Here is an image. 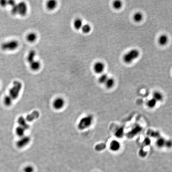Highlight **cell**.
Segmentation results:
<instances>
[{
  "mask_svg": "<svg viewBox=\"0 0 172 172\" xmlns=\"http://www.w3.org/2000/svg\"><path fill=\"white\" fill-rule=\"evenodd\" d=\"M22 87L21 82L18 80L14 81L13 82V86L9 90L8 95L13 99V100L17 99L19 96Z\"/></svg>",
  "mask_w": 172,
  "mask_h": 172,
  "instance_id": "6da1fadb",
  "label": "cell"
},
{
  "mask_svg": "<svg viewBox=\"0 0 172 172\" xmlns=\"http://www.w3.org/2000/svg\"><path fill=\"white\" fill-rule=\"evenodd\" d=\"M139 51L135 49H132L125 53L123 57V60L126 64H130L138 58L140 55Z\"/></svg>",
  "mask_w": 172,
  "mask_h": 172,
  "instance_id": "7a4b0ae2",
  "label": "cell"
},
{
  "mask_svg": "<svg viewBox=\"0 0 172 172\" xmlns=\"http://www.w3.org/2000/svg\"><path fill=\"white\" fill-rule=\"evenodd\" d=\"M93 118L91 115H87L81 118L78 124V128L83 130L89 128L93 124Z\"/></svg>",
  "mask_w": 172,
  "mask_h": 172,
  "instance_id": "3957f363",
  "label": "cell"
},
{
  "mask_svg": "<svg viewBox=\"0 0 172 172\" xmlns=\"http://www.w3.org/2000/svg\"><path fill=\"white\" fill-rule=\"evenodd\" d=\"M19 43L18 41L12 40L8 41L1 44V47L4 51H15L19 47Z\"/></svg>",
  "mask_w": 172,
  "mask_h": 172,
  "instance_id": "277c9868",
  "label": "cell"
},
{
  "mask_svg": "<svg viewBox=\"0 0 172 172\" xmlns=\"http://www.w3.org/2000/svg\"><path fill=\"white\" fill-rule=\"evenodd\" d=\"M20 138L16 143V145L19 149L24 148L28 145L30 143L31 138L30 137L27 135H24Z\"/></svg>",
  "mask_w": 172,
  "mask_h": 172,
  "instance_id": "5b68a950",
  "label": "cell"
},
{
  "mask_svg": "<svg viewBox=\"0 0 172 172\" xmlns=\"http://www.w3.org/2000/svg\"><path fill=\"white\" fill-rule=\"evenodd\" d=\"M65 99L61 97H58L53 100L52 106L56 110L62 109L65 106Z\"/></svg>",
  "mask_w": 172,
  "mask_h": 172,
  "instance_id": "8992f818",
  "label": "cell"
},
{
  "mask_svg": "<svg viewBox=\"0 0 172 172\" xmlns=\"http://www.w3.org/2000/svg\"><path fill=\"white\" fill-rule=\"evenodd\" d=\"M18 9V14L22 17H24L28 13V7L27 4L24 1L20 2L17 4Z\"/></svg>",
  "mask_w": 172,
  "mask_h": 172,
  "instance_id": "52a82bcc",
  "label": "cell"
},
{
  "mask_svg": "<svg viewBox=\"0 0 172 172\" xmlns=\"http://www.w3.org/2000/svg\"><path fill=\"white\" fill-rule=\"evenodd\" d=\"M105 69V64L101 61H98L95 63L93 67L94 71L97 74L103 73Z\"/></svg>",
  "mask_w": 172,
  "mask_h": 172,
  "instance_id": "ba28073f",
  "label": "cell"
},
{
  "mask_svg": "<svg viewBox=\"0 0 172 172\" xmlns=\"http://www.w3.org/2000/svg\"><path fill=\"white\" fill-rule=\"evenodd\" d=\"M110 149L113 152H116L121 147V144L119 141L116 140H113L110 143Z\"/></svg>",
  "mask_w": 172,
  "mask_h": 172,
  "instance_id": "9c48e42d",
  "label": "cell"
},
{
  "mask_svg": "<svg viewBox=\"0 0 172 172\" xmlns=\"http://www.w3.org/2000/svg\"><path fill=\"white\" fill-rule=\"evenodd\" d=\"M30 69L33 71H39L41 67V63L38 60H35L29 63Z\"/></svg>",
  "mask_w": 172,
  "mask_h": 172,
  "instance_id": "30bf717a",
  "label": "cell"
},
{
  "mask_svg": "<svg viewBox=\"0 0 172 172\" xmlns=\"http://www.w3.org/2000/svg\"><path fill=\"white\" fill-rule=\"evenodd\" d=\"M17 122L19 124V126L22 127L26 130H28L30 126L27 123V122L25 118L23 116H20L19 117L17 120Z\"/></svg>",
  "mask_w": 172,
  "mask_h": 172,
  "instance_id": "8fae6325",
  "label": "cell"
},
{
  "mask_svg": "<svg viewBox=\"0 0 172 172\" xmlns=\"http://www.w3.org/2000/svg\"><path fill=\"white\" fill-rule=\"evenodd\" d=\"M40 113L37 111H34L30 114L27 115L25 119L27 122H33L39 117Z\"/></svg>",
  "mask_w": 172,
  "mask_h": 172,
  "instance_id": "7c38bea8",
  "label": "cell"
},
{
  "mask_svg": "<svg viewBox=\"0 0 172 172\" xmlns=\"http://www.w3.org/2000/svg\"><path fill=\"white\" fill-rule=\"evenodd\" d=\"M57 1L55 0H49L46 3V7L47 10L53 11L55 10L57 6Z\"/></svg>",
  "mask_w": 172,
  "mask_h": 172,
  "instance_id": "4fadbf2b",
  "label": "cell"
},
{
  "mask_svg": "<svg viewBox=\"0 0 172 172\" xmlns=\"http://www.w3.org/2000/svg\"><path fill=\"white\" fill-rule=\"evenodd\" d=\"M38 38L37 34L34 32L28 33L26 36V39L28 42L30 43H34L36 42Z\"/></svg>",
  "mask_w": 172,
  "mask_h": 172,
  "instance_id": "5bb4252c",
  "label": "cell"
},
{
  "mask_svg": "<svg viewBox=\"0 0 172 172\" xmlns=\"http://www.w3.org/2000/svg\"><path fill=\"white\" fill-rule=\"evenodd\" d=\"M36 52L34 50H31L29 51L27 55V61L28 63H30L31 62L36 60Z\"/></svg>",
  "mask_w": 172,
  "mask_h": 172,
  "instance_id": "9a60e30c",
  "label": "cell"
},
{
  "mask_svg": "<svg viewBox=\"0 0 172 172\" xmlns=\"http://www.w3.org/2000/svg\"><path fill=\"white\" fill-rule=\"evenodd\" d=\"M83 25L82 20L80 18H77L74 20L73 22L74 27L76 30L81 29Z\"/></svg>",
  "mask_w": 172,
  "mask_h": 172,
  "instance_id": "2e32d148",
  "label": "cell"
},
{
  "mask_svg": "<svg viewBox=\"0 0 172 172\" xmlns=\"http://www.w3.org/2000/svg\"><path fill=\"white\" fill-rule=\"evenodd\" d=\"M15 131L16 134L18 136L21 137L25 135V133L26 130L23 128H22V127L19 126L16 128Z\"/></svg>",
  "mask_w": 172,
  "mask_h": 172,
  "instance_id": "e0dca14e",
  "label": "cell"
},
{
  "mask_svg": "<svg viewBox=\"0 0 172 172\" xmlns=\"http://www.w3.org/2000/svg\"><path fill=\"white\" fill-rule=\"evenodd\" d=\"M168 37L166 35H161L158 39V43L161 46H164L168 42Z\"/></svg>",
  "mask_w": 172,
  "mask_h": 172,
  "instance_id": "ac0fdd59",
  "label": "cell"
},
{
  "mask_svg": "<svg viewBox=\"0 0 172 172\" xmlns=\"http://www.w3.org/2000/svg\"><path fill=\"white\" fill-rule=\"evenodd\" d=\"M13 101V99L11 98L9 95H7L4 97L3 103L5 106L9 107L12 105Z\"/></svg>",
  "mask_w": 172,
  "mask_h": 172,
  "instance_id": "d6986e66",
  "label": "cell"
},
{
  "mask_svg": "<svg viewBox=\"0 0 172 172\" xmlns=\"http://www.w3.org/2000/svg\"><path fill=\"white\" fill-rule=\"evenodd\" d=\"M157 102L162 101L163 98V95L159 91H155L153 93V98Z\"/></svg>",
  "mask_w": 172,
  "mask_h": 172,
  "instance_id": "ffe728a7",
  "label": "cell"
},
{
  "mask_svg": "<svg viewBox=\"0 0 172 172\" xmlns=\"http://www.w3.org/2000/svg\"><path fill=\"white\" fill-rule=\"evenodd\" d=\"M106 88L108 89H111L112 88L115 84V80L112 78H108L107 80L105 83Z\"/></svg>",
  "mask_w": 172,
  "mask_h": 172,
  "instance_id": "44dd1931",
  "label": "cell"
},
{
  "mask_svg": "<svg viewBox=\"0 0 172 172\" xmlns=\"http://www.w3.org/2000/svg\"><path fill=\"white\" fill-rule=\"evenodd\" d=\"M143 19V14L140 12L135 13L133 16V20L136 22H139L141 21Z\"/></svg>",
  "mask_w": 172,
  "mask_h": 172,
  "instance_id": "7402d4cb",
  "label": "cell"
},
{
  "mask_svg": "<svg viewBox=\"0 0 172 172\" xmlns=\"http://www.w3.org/2000/svg\"><path fill=\"white\" fill-rule=\"evenodd\" d=\"M157 102L156 101L155 99L153 98L150 99L147 103V106H148L149 108H153L155 107L157 105Z\"/></svg>",
  "mask_w": 172,
  "mask_h": 172,
  "instance_id": "603a6c76",
  "label": "cell"
},
{
  "mask_svg": "<svg viewBox=\"0 0 172 172\" xmlns=\"http://www.w3.org/2000/svg\"><path fill=\"white\" fill-rule=\"evenodd\" d=\"M81 30L83 33L86 34H88V33H90V32L91 31V26L88 24H83Z\"/></svg>",
  "mask_w": 172,
  "mask_h": 172,
  "instance_id": "cb8c5ba5",
  "label": "cell"
},
{
  "mask_svg": "<svg viewBox=\"0 0 172 172\" xmlns=\"http://www.w3.org/2000/svg\"><path fill=\"white\" fill-rule=\"evenodd\" d=\"M166 143L165 140L162 137H159L156 141L157 146L160 148L164 147Z\"/></svg>",
  "mask_w": 172,
  "mask_h": 172,
  "instance_id": "d4e9b609",
  "label": "cell"
},
{
  "mask_svg": "<svg viewBox=\"0 0 172 172\" xmlns=\"http://www.w3.org/2000/svg\"><path fill=\"white\" fill-rule=\"evenodd\" d=\"M113 8L115 9H119L121 8L122 6V3L120 1H115L112 3Z\"/></svg>",
  "mask_w": 172,
  "mask_h": 172,
  "instance_id": "484cf974",
  "label": "cell"
},
{
  "mask_svg": "<svg viewBox=\"0 0 172 172\" xmlns=\"http://www.w3.org/2000/svg\"><path fill=\"white\" fill-rule=\"evenodd\" d=\"M108 78V77L107 74H103L100 76L98 79V81L100 84H105Z\"/></svg>",
  "mask_w": 172,
  "mask_h": 172,
  "instance_id": "4316f807",
  "label": "cell"
},
{
  "mask_svg": "<svg viewBox=\"0 0 172 172\" xmlns=\"http://www.w3.org/2000/svg\"><path fill=\"white\" fill-rule=\"evenodd\" d=\"M34 169L32 166H27L24 167L23 169L24 172H34Z\"/></svg>",
  "mask_w": 172,
  "mask_h": 172,
  "instance_id": "83f0119b",
  "label": "cell"
},
{
  "mask_svg": "<svg viewBox=\"0 0 172 172\" xmlns=\"http://www.w3.org/2000/svg\"><path fill=\"white\" fill-rule=\"evenodd\" d=\"M11 13L13 15H17L18 14V9L17 4H16L14 6L11 7Z\"/></svg>",
  "mask_w": 172,
  "mask_h": 172,
  "instance_id": "f1b7e54d",
  "label": "cell"
},
{
  "mask_svg": "<svg viewBox=\"0 0 172 172\" xmlns=\"http://www.w3.org/2000/svg\"><path fill=\"white\" fill-rule=\"evenodd\" d=\"M0 5L2 7H5L8 5V1H0Z\"/></svg>",
  "mask_w": 172,
  "mask_h": 172,
  "instance_id": "f546056e",
  "label": "cell"
}]
</instances>
